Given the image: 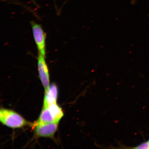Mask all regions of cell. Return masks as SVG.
I'll list each match as a JSON object with an SVG mask.
<instances>
[{
    "label": "cell",
    "mask_w": 149,
    "mask_h": 149,
    "mask_svg": "<svg viewBox=\"0 0 149 149\" xmlns=\"http://www.w3.org/2000/svg\"><path fill=\"white\" fill-rule=\"evenodd\" d=\"M58 123H35V132L39 137L52 138L54 135L58 127Z\"/></svg>",
    "instance_id": "obj_2"
},
{
    "label": "cell",
    "mask_w": 149,
    "mask_h": 149,
    "mask_svg": "<svg viewBox=\"0 0 149 149\" xmlns=\"http://www.w3.org/2000/svg\"><path fill=\"white\" fill-rule=\"evenodd\" d=\"M58 89L55 84H52L49 88L45 92L43 107H47L51 104L57 103L58 97Z\"/></svg>",
    "instance_id": "obj_5"
},
{
    "label": "cell",
    "mask_w": 149,
    "mask_h": 149,
    "mask_svg": "<svg viewBox=\"0 0 149 149\" xmlns=\"http://www.w3.org/2000/svg\"><path fill=\"white\" fill-rule=\"evenodd\" d=\"M135 149H149V146L148 141L143 142L135 147Z\"/></svg>",
    "instance_id": "obj_8"
},
{
    "label": "cell",
    "mask_w": 149,
    "mask_h": 149,
    "mask_svg": "<svg viewBox=\"0 0 149 149\" xmlns=\"http://www.w3.org/2000/svg\"><path fill=\"white\" fill-rule=\"evenodd\" d=\"M148 144L149 145V139L148 140Z\"/></svg>",
    "instance_id": "obj_9"
},
{
    "label": "cell",
    "mask_w": 149,
    "mask_h": 149,
    "mask_svg": "<svg viewBox=\"0 0 149 149\" xmlns=\"http://www.w3.org/2000/svg\"><path fill=\"white\" fill-rule=\"evenodd\" d=\"M38 68L39 76L45 92L50 86L49 71L44 56L40 53L38 58Z\"/></svg>",
    "instance_id": "obj_4"
},
{
    "label": "cell",
    "mask_w": 149,
    "mask_h": 149,
    "mask_svg": "<svg viewBox=\"0 0 149 149\" xmlns=\"http://www.w3.org/2000/svg\"><path fill=\"white\" fill-rule=\"evenodd\" d=\"M0 121L4 125L12 128H20L33 124L16 112L3 108L0 110Z\"/></svg>",
    "instance_id": "obj_1"
},
{
    "label": "cell",
    "mask_w": 149,
    "mask_h": 149,
    "mask_svg": "<svg viewBox=\"0 0 149 149\" xmlns=\"http://www.w3.org/2000/svg\"><path fill=\"white\" fill-rule=\"evenodd\" d=\"M49 109L50 112L57 123H59L61 118L64 116V113L61 107L57 103L51 104L47 107Z\"/></svg>",
    "instance_id": "obj_7"
},
{
    "label": "cell",
    "mask_w": 149,
    "mask_h": 149,
    "mask_svg": "<svg viewBox=\"0 0 149 149\" xmlns=\"http://www.w3.org/2000/svg\"><path fill=\"white\" fill-rule=\"evenodd\" d=\"M57 123L47 107H43L41 113L38 120L35 123Z\"/></svg>",
    "instance_id": "obj_6"
},
{
    "label": "cell",
    "mask_w": 149,
    "mask_h": 149,
    "mask_svg": "<svg viewBox=\"0 0 149 149\" xmlns=\"http://www.w3.org/2000/svg\"><path fill=\"white\" fill-rule=\"evenodd\" d=\"M33 37L36 43L39 53L44 56L45 55V35L42 28L40 25L31 22Z\"/></svg>",
    "instance_id": "obj_3"
}]
</instances>
